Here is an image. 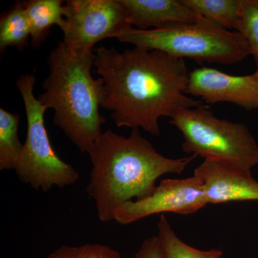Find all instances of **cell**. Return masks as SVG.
Here are the masks:
<instances>
[{
  "label": "cell",
  "instance_id": "cell-16",
  "mask_svg": "<svg viewBox=\"0 0 258 258\" xmlns=\"http://www.w3.org/2000/svg\"><path fill=\"white\" fill-rule=\"evenodd\" d=\"M20 115L0 108V170L15 169L23 150L18 138Z\"/></svg>",
  "mask_w": 258,
  "mask_h": 258
},
{
  "label": "cell",
  "instance_id": "cell-10",
  "mask_svg": "<svg viewBox=\"0 0 258 258\" xmlns=\"http://www.w3.org/2000/svg\"><path fill=\"white\" fill-rule=\"evenodd\" d=\"M194 175L203 182L208 204L258 201V181L250 171L235 164L205 159Z\"/></svg>",
  "mask_w": 258,
  "mask_h": 258
},
{
  "label": "cell",
  "instance_id": "cell-7",
  "mask_svg": "<svg viewBox=\"0 0 258 258\" xmlns=\"http://www.w3.org/2000/svg\"><path fill=\"white\" fill-rule=\"evenodd\" d=\"M64 8L62 41L75 52H93L98 42L117 38L132 27L121 0H69Z\"/></svg>",
  "mask_w": 258,
  "mask_h": 258
},
{
  "label": "cell",
  "instance_id": "cell-15",
  "mask_svg": "<svg viewBox=\"0 0 258 258\" xmlns=\"http://www.w3.org/2000/svg\"><path fill=\"white\" fill-rule=\"evenodd\" d=\"M157 227L161 258H221L223 254L220 249L202 250L185 243L176 235L164 215H161Z\"/></svg>",
  "mask_w": 258,
  "mask_h": 258
},
{
  "label": "cell",
  "instance_id": "cell-12",
  "mask_svg": "<svg viewBox=\"0 0 258 258\" xmlns=\"http://www.w3.org/2000/svg\"><path fill=\"white\" fill-rule=\"evenodd\" d=\"M64 1L30 0L25 2L30 28L32 46L39 47L46 40L50 28L57 25L63 31L66 28Z\"/></svg>",
  "mask_w": 258,
  "mask_h": 258
},
{
  "label": "cell",
  "instance_id": "cell-6",
  "mask_svg": "<svg viewBox=\"0 0 258 258\" xmlns=\"http://www.w3.org/2000/svg\"><path fill=\"white\" fill-rule=\"evenodd\" d=\"M36 79L33 75H22L17 80L23 97L28 121L26 140L15 166L19 179L34 189L47 191L52 186L64 188L79 181L74 166L57 155L51 145L45 124L46 107L34 94Z\"/></svg>",
  "mask_w": 258,
  "mask_h": 258
},
{
  "label": "cell",
  "instance_id": "cell-18",
  "mask_svg": "<svg viewBox=\"0 0 258 258\" xmlns=\"http://www.w3.org/2000/svg\"><path fill=\"white\" fill-rule=\"evenodd\" d=\"M47 258H121L118 251L102 244L61 246Z\"/></svg>",
  "mask_w": 258,
  "mask_h": 258
},
{
  "label": "cell",
  "instance_id": "cell-19",
  "mask_svg": "<svg viewBox=\"0 0 258 258\" xmlns=\"http://www.w3.org/2000/svg\"><path fill=\"white\" fill-rule=\"evenodd\" d=\"M134 258H161V246L157 236L144 241Z\"/></svg>",
  "mask_w": 258,
  "mask_h": 258
},
{
  "label": "cell",
  "instance_id": "cell-1",
  "mask_svg": "<svg viewBox=\"0 0 258 258\" xmlns=\"http://www.w3.org/2000/svg\"><path fill=\"white\" fill-rule=\"evenodd\" d=\"M93 52V66L103 81L101 107L118 127L159 136L161 117L202 105L186 94L190 72L184 59L139 47L120 52L101 46Z\"/></svg>",
  "mask_w": 258,
  "mask_h": 258
},
{
  "label": "cell",
  "instance_id": "cell-2",
  "mask_svg": "<svg viewBox=\"0 0 258 258\" xmlns=\"http://www.w3.org/2000/svg\"><path fill=\"white\" fill-rule=\"evenodd\" d=\"M88 153L92 169L86 191L94 200L103 222L114 220L115 212L126 202L150 196L160 176L181 174L197 157L194 154L179 159L164 157L139 128H132L127 137L108 129Z\"/></svg>",
  "mask_w": 258,
  "mask_h": 258
},
{
  "label": "cell",
  "instance_id": "cell-14",
  "mask_svg": "<svg viewBox=\"0 0 258 258\" xmlns=\"http://www.w3.org/2000/svg\"><path fill=\"white\" fill-rule=\"evenodd\" d=\"M240 0H181L195 15L227 30H236Z\"/></svg>",
  "mask_w": 258,
  "mask_h": 258
},
{
  "label": "cell",
  "instance_id": "cell-11",
  "mask_svg": "<svg viewBox=\"0 0 258 258\" xmlns=\"http://www.w3.org/2000/svg\"><path fill=\"white\" fill-rule=\"evenodd\" d=\"M128 13L129 23L141 30L198 23L205 19L195 15L181 0H121Z\"/></svg>",
  "mask_w": 258,
  "mask_h": 258
},
{
  "label": "cell",
  "instance_id": "cell-17",
  "mask_svg": "<svg viewBox=\"0 0 258 258\" xmlns=\"http://www.w3.org/2000/svg\"><path fill=\"white\" fill-rule=\"evenodd\" d=\"M235 31L240 32L248 43L258 69V0H240Z\"/></svg>",
  "mask_w": 258,
  "mask_h": 258
},
{
  "label": "cell",
  "instance_id": "cell-13",
  "mask_svg": "<svg viewBox=\"0 0 258 258\" xmlns=\"http://www.w3.org/2000/svg\"><path fill=\"white\" fill-rule=\"evenodd\" d=\"M30 37L31 28L25 2H16L0 19V50L3 52L8 47L23 50L28 46Z\"/></svg>",
  "mask_w": 258,
  "mask_h": 258
},
{
  "label": "cell",
  "instance_id": "cell-3",
  "mask_svg": "<svg viewBox=\"0 0 258 258\" xmlns=\"http://www.w3.org/2000/svg\"><path fill=\"white\" fill-rule=\"evenodd\" d=\"M93 52H75L63 41L49 54L48 76L38 100L53 110V123L82 153L89 151L102 133L107 119L100 113L103 81L93 79Z\"/></svg>",
  "mask_w": 258,
  "mask_h": 258
},
{
  "label": "cell",
  "instance_id": "cell-8",
  "mask_svg": "<svg viewBox=\"0 0 258 258\" xmlns=\"http://www.w3.org/2000/svg\"><path fill=\"white\" fill-rule=\"evenodd\" d=\"M208 205L203 182L194 175L186 179L162 180L150 196L128 201L115 212L114 220L128 225L157 214L195 213Z\"/></svg>",
  "mask_w": 258,
  "mask_h": 258
},
{
  "label": "cell",
  "instance_id": "cell-4",
  "mask_svg": "<svg viewBox=\"0 0 258 258\" xmlns=\"http://www.w3.org/2000/svg\"><path fill=\"white\" fill-rule=\"evenodd\" d=\"M116 39L200 64H235L251 55L248 43L240 32L230 31L208 20L154 30L131 27Z\"/></svg>",
  "mask_w": 258,
  "mask_h": 258
},
{
  "label": "cell",
  "instance_id": "cell-5",
  "mask_svg": "<svg viewBox=\"0 0 258 258\" xmlns=\"http://www.w3.org/2000/svg\"><path fill=\"white\" fill-rule=\"evenodd\" d=\"M169 122L182 134L184 152L226 161L247 171L258 164V144L248 128L217 118L209 107L183 108Z\"/></svg>",
  "mask_w": 258,
  "mask_h": 258
},
{
  "label": "cell",
  "instance_id": "cell-9",
  "mask_svg": "<svg viewBox=\"0 0 258 258\" xmlns=\"http://www.w3.org/2000/svg\"><path fill=\"white\" fill-rule=\"evenodd\" d=\"M186 94L208 104L233 103L246 111L258 109V69L247 76H232L213 68L190 71Z\"/></svg>",
  "mask_w": 258,
  "mask_h": 258
}]
</instances>
